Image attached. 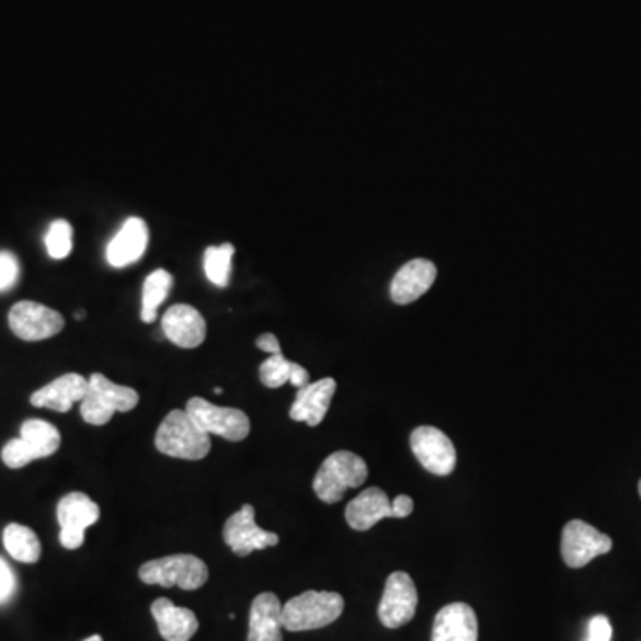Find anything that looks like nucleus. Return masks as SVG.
Segmentation results:
<instances>
[{
	"instance_id": "obj_36",
	"label": "nucleus",
	"mask_w": 641,
	"mask_h": 641,
	"mask_svg": "<svg viewBox=\"0 0 641 641\" xmlns=\"http://www.w3.org/2000/svg\"><path fill=\"white\" fill-rule=\"evenodd\" d=\"M85 312L84 310H79V312L76 313V319H82L84 318Z\"/></svg>"
},
{
	"instance_id": "obj_9",
	"label": "nucleus",
	"mask_w": 641,
	"mask_h": 641,
	"mask_svg": "<svg viewBox=\"0 0 641 641\" xmlns=\"http://www.w3.org/2000/svg\"><path fill=\"white\" fill-rule=\"evenodd\" d=\"M8 321H10L11 332L27 342L54 337L65 328L61 313L28 299L13 305Z\"/></svg>"
},
{
	"instance_id": "obj_19",
	"label": "nucleus",
	"mask_w": 641,
	"mask_h": 641,
	"mask_svg": "<svg viewBox=\"0 0 641 641\" xmlns=\"http://www.w3.org/2000/svg\"><path fill=\"white\" fill-rule=\"evenodd\" d=\"M148 227L141 218H128L107 244V262L113 267H127L141 259L147 250Z\"/></svg>"
},
{
	"instance_id": "obj_1",
	"label": "nucleus",
	"mask_w": 641,
	"mask_h": 641,
	"mask_svg": "<svg viewBox=\"0 0 641 641\" xmlns=\"http://www.w3.org/2000/svg\"><path fill=\"white\" fill-rule=\"evenodd\" d=\"M156 447L162 455L181 460H204L209 455L213 442L195 419L184 410L168 413L157 430Z\"/></svg>"
},
{
	"instance_id": "obj_5",
	"label": "nucleus",
	"mask_w": 641,
	"mask_h": 641,
	"mask_svg": "<svg viewBox=\"0 0 641 641\" xmlns=\"http://www.w3.org/2000/svg\"><path fill=\"white\" fill-rule=\"evenodd\" d=\"M145 584H159L164 588L198 590L209 580V569L198 556L173 554L148 561L139 569Z\"/></svg>"
},
{
	"instance_id": "obj_17",
	"label": "nucleus",
	"mask_w": 641,
	"mask_h": 641,
	"mask_svg": "<svg viewBox=\"0 0 641 641\" xmlns=\"http://www.w3.org/2000/svg\"><path fill=\"white\" fill-rule=\"evenodd\" d=\"M88 390V380L77 373H68L45 385L31 396V404L36 409H50L56 412H70L73 403H81Z\"/></svg>"
},
{
	"instance_id": "obj_3",
	"label": "nucleus",
	"mask_w": 641,
	"mask_h": 641,
	"mask_svg": "<svg viewBox=\"0 0 641 641\" xmlns=\"http://www.w3.org/2000/svg\"><path fill=\"white\" fill-rule=\"evenodd\" d=\"M367 463L362 456L350 451H337L328 456L313 478V492L327 504H335L344 497L346 490L358 489L366 483Z\"/></svg>"
},
{
	"instance_id": "obj_23",
	"label": "nucleus",
	"mask_w": 641,
	"mask_h": 641,
	"mask_svg": "<svg viewBox=\"0 0 641 641\" xmlns=\"http://www.w3.org/2000/svg\"><path fill=\"white\" fill-rule=\"evenodd\" d=\"M4 547L11 558L22 563H36L42 556V543L31 527L10 524L4 529Z\"/></svg>"
},
{
	"instance_id": "obj_26",
	"label": "nucleus",
	"mask_w": 641,
	"mask_h": 641,
	"mask_svg": "<svg viewBox=\"0 0 641 641\" xmlns=\"http://www.w3.org/2000/svg\"><path fill=\"white\" fill-rule=\"evenodd\" d=\"M293 362L285 358L284 353L267 356L259 367V378L267 389H278L282 385L289 384Z\"/></svg>"
},
{
	"instance_id": "obj_25",
	"label": "nucleus",
	"mask_w": 641,
	"mask_h": 641,
	"mask_svg": "<svg viewBox=\"0 0 641 641\" xmlns=\"http://www.w3.org/2000/svg\"><path fill=\"white\" fill-rule=\"evenodd\" d=\"M233 252H236V248L230 242H224L221 247H210L205 250V275L214 285L227 287L228 281H230Z\"/></svg>"
},
{
	"instance_id": "obj_11",
	"label": "nucleus",
	"mask_w": 641,
	"mask_h": 641,
	"mask_svg": "<svg viewBox=\"0 0 641 641\" xmlns=\"http://www.w3.org/2000/svg\"><path fill=\"white\" fill-rule=\"evenodd\" d=\"M410 447L419 463L435 476H449L456 467L451 438L435 426H419L410 435Z\"/></svg>"
},
{
	"instance_id": "obj_18",
	"label": "nucleus",
	"mask_w": 641,
	"mask_h": 641,
	"mask_svg": "<svg viewBox=\"0 0 641 641\" xmlns=\"http://www.w3.org/2000/svg\"><path fill=\"white\" fill-rule=\"evenodd\" d=\"M384 518H396V513L389 495L378 487L364 490L346 506V523L355 531H367Z\"/></svg>"
},
{
	"instance_id": "obj_28",
	"label": "nucleus",
	"mask_w": 641,
	"mask_h": 641,
	"mask_svg": "<svg viewBox=\"0 0 641 641\" xmlns=\"http://www.w3.org/2000/svg\"><path fill=\"white\" fill-rule=\"evenodd\" d=\"M2 461L10 469H22V467L28 466L31 461H34V456L33 453L28 451L25 442L19 437L5 444L4 449H2Z\"/></svg>"
},
{
	"instance_id": "obj_29",
	"label": "nucleus",
	"mask_w": 641,
	"mask_h": 641,
	"mask_svg": "<svg viewBox=\"0 0 641 641\" xmlns=\"http://www.w3.org/2000/svg\"><path fill=\"white\" fill-rule=\"evenodd\" d=\"M20 276V266L16 256L10 252H0V293L14 287Z\"/></svg>"
},
{
	"instance_id": "obj_4",
	"label": "nucleus",
	"mask_w": 641,
	"mask_h": 641,
	"mask_svg": "<svg viewBox=\"0 0 641 641\" xmlns=\"http://www.w3.org/2000/svg\"><path fill=\"white\" fill-rule=\"evenodd\" d=\"M139 403L136 390L125 385L113 384L104 375L93 373L88 380V390L81 401V415L85 423L104 426L116 412H130Z\"/></svg>"
},
{
	"instance_id": "obj_6",
	"label": "nucleus",
	"mask_w": 641,
	"mask_h": 641,
	"mask_svg": "<svg viewBox=\"0 0 641 641\" xmlns=\"http://www.w3.org/2000/svg\"><path fill=\"white\" fill-rule=\"evenodd\" d=\"M185 412L190 413L195 423L209 435H219L230 442H241L250 433V419L242 410L216 407L204 398H191Z\"/></svg>"
},
{
	"instance_id": "obj_15",
	"label": "nucleus",
	"mask_w": 641,
	"mask_h": 641,
	"mask_svg": "<svg viewBox=\"0 0 641 641\" xmlns=\"http://www.w3.org/2000/svg\"><path fill=\"white\" fill-rule=\"evenodd\" d=\"M335 390H337V381L333 378H323V380L305 385L298 389L295 403L290 407V419L298 423H307L310 427L319 426L327 417Z\"/></svg>"
},
{
	"instance_id": "obj_2",
	"label": "nucleus",
	"mask_w": 641,
	"mask_h": 641,
	"mask_svg": "<svg viewBox=\"0 0 641 641\" xmlns=\"http://www.w3.org/2000/svg\"><path fill=\"white\" fill-rule=\"evenodd\" d=\"M344 611V598L335 592H305L282 606L285 631L304 632L330 626Z\"/></svg>"
},
{
	"instance_id": "obj_24",
	"label": "nucleus",
	"mask_w": 641,
	"mask_h": 641,
	"mask_svg": "<svg viewBox=\"0 0 641 641\" xmlns=\"http://www.w3.org/2000/svg\"><path fill=\"white\" fill-rule=\"evenodd\" d=\"M173 276L167 270H157L147 276L142 285L141 319L145 323H153L157 310L170 295Z\"/></svg>"
},
{
	"instance_id": "obj_33",
	"label": "nucleus",
	"mask_w": 641,
	"mask_h": 641,
	"mask_svg": "<svg viewBox=\"0 0 641 641\" xmlns=\"http://www.w3.org/2000/svg\"><path fill=\"white\" fill-rule=\"evenodd\" d=\"M392 510H394L396 518L409 517L410 513L413 512V501L409 495H398L392 501Z\"/></svg>"
},
{
	"instance_id": "obj_32",
	"label": "nucleus",
	"mask_w": 641,
	"mask_h": 641,
	"mask_svg": "<svg viewBox=\"0 0 641 641\" xmlns=\"http://www.w3.org/2000/svg\"><path fill=\"white\" fill-rule=\"evenodd\" d=\"M255 344L259 350L270 353V355L282 353L281 342L273 333H262L261 337L256 339Z\"/></svg>"
},
{
	"instance_id": "obj_34",
	"label": "nucleus",
	"mask_w": 641,
	"mask_h": 641,
	"mask_svg": "<svg viewBox=\"0 0 641 641\" xmlns=\"http://www.w3.org/2000/svg\"><path fill=\"white\" fill-rule=\"evenodd\" d=\"M290 385H295L296 389H301L305 385L310 384L309 370L293 362V370H290Z\"/></svg>"
},
{
	"instance_id": "obj_31",
	"label": "nucleus",
	"mask_w": 641,
	"mask_h": 641,
	"mask_svg": "<svg viewBox=\"0 0 641 641\" xmlns=\"http://www.w3.org/2000/svg\"><path fill=\"white\" fill-rule=\"evenodd\" d=\"M14 592L13 570L0 558V603H5Z\"/></svg>"
},
{
	"instance_id": "obj_30",
	"label": "nucleus",
	"mask_w": 641,
	"mask_h": 641,
	"mask_svg": "<svg viewBox=\"0 0 641 641\" xmlns=\"http://www.w3.org/2000/svg\"><path fill=\"white\" fill-rule=\"evenodd\" d=\"M613 627L608 617L597 615L588 623V638L586 641H611Z\"/></svg>"
},
{
	"instance_id": "obj_12",
	"label": "nucleus",
	"mask_w": 641,
	"mask_h": 641,
	"mask_svg": "<svg viewBox=\"0 0 641 641\" xmlns=\"http://www.w3.org/2000/svg\"><path fill=\"white\" fill-rule=\"evenodd\" d=\"M224 538L227 546L232 549L233 554L244 556L252 554L253 551H262L270 547L278 546V535L266 531L256 526L255 508L252 504H244L239 512L233 513L228 518L224 527Z\"/></svg>"
},
{
	"instance_id": "obj_7",
	"label": "nucleus",
	"mask_w": 641,
	"mask_h": 641,
	"mask_svg": "<svg viewBox=\"0 0 641 641\" xmlns=\"http://www.w3.org/2000/svg\"><path fill=\"white\" fill-rule=\"evenodd\" d=\"M611 549V538L583 520H570L561 533V556L570 569H583Z\"/></svg>"
},
{
	"instance_id": "obj_37",
	"label": "nucleus",
	"mask_w": 641,
	"mask_h": 641,
	"mask_svg": "<svg viewBox=\"0 0 641 641\" xmlns=\"http://www.w3.org/2000/svg\"><path fill=\"white\" fill-rule=\"evenodd\" d=\"M638 490H640V495H641V480H640V483H638Z\"/></svg>"
},
{
	"instance_id": "obj_35",
	"label": "nucleus",
	"mask_w": 641,
	"mask_h": 641,
	"mask_svg": "<svg viewBox=\"0 0 641 641\" xmlns=\"http://www.w3.org/2000/svg\"><path fill=\"white\" fill-rule=\"evenodd\" d=\"M84 641H104V638L100 637V634H93V637L85 638Z\"/></svg>"
},
{
	"instance_id": "obj_8",
	"label": "nucleus",
	"mask_w": 641,
	"mask_h": 641,
	"mask_svg": "<svg viewBox=\"0 0 641 641\" xmlns=\"http://www.w3.org/2000/svg\"><path fill=\"white\" fill-rule=\"evenodd\" d=\"M100 518L99 504L90 495L71 492L57 504V523L61 526L59 541L65 549H79L84 543L85 529Z\"/></svg>"
},
{
	"instance_id": "obj_27",
	"label": "nucleus",
	"mask_w": 641,
	"mask_h": 641,
	"mask_svg": "<svg viewBox=\"0 0 641 641\" xmlns=\"http://www.w3.org/2000/svg\"><path fill=\"white\" fill-rule=\"evenodd\" d=\"M73 230L71 225L65 219H57L50 227H48L47 236H45V247H47L48 255L61 261L65 256L70 255L71 248H73Z\"/></svg>"
},
{
	"instance_id": "obj_21",
	"label": "nucleus",
	"mask_w": 641,
	"mask_h": 641,
	"mask_svg": "<svg viewBox=\"0 0 641 641\" xmlns=\"http://www.w3.org/2000/svg\"><path fill=\"white\" fill-rule=\"evenodd\" d=\"M282 629L281 598L270 592L256 595L250 609L248 641H284Z\"/></svg>"
},
{
	"instance_id": "obj_20",
	"label": "nucleus",
	"mask_w": 641,
	"mask_h": 641,
	"mask_svg": "<svg viewBox=\"0 0 641 641\" xmlns=\"http://www.w3.org/2000/svg\"><path fill=\"white\" fill-rule=\"evenodd\" d=\"M152 615L161 637L167 641H190L198 631V618L187 608H179L170 598H157Z\"/></svg>"
},
{
	"instance_id": "obj_14",
	"label": "nucleus",
	"mask_w": 641,
	"mask_h": 641,
	"mask_svg": "<svg viewBox=\"0 0 641 641\" xmlns=\"http://www.w3.org/2000/svg\"><path fill=\"white\" fill-rule=\"evenodd\" d=\"M162 332L168 341L175 346L193 350L205 341L207 324L195 307L191 305H173L162 318Z\"/></svg>"
},
{
	"instance_id": "obj_13",
	"label": "nucleus",
	"mask_w": 641,
	"mask_h": 641,
	"mask_svg": "<svg viewBox=\"0 0 641 641\" xmlns=\"http://www.w3.org/2000/svg\"><path fill=\"white\" fill-rule=\"evenodd\" d=\"M435 281H437V266L427 259H413L403 267H399L392 278L390 298L396 305L413 304L432 289Z\"/></svg>"
},
{
	"instance_id": "obj_16",
	"label": "nucleus",
	"mask_w": 641,
	"mask_h": 641,
	"mask_svg": "<svg viewBox=\"0 0 641 641\" xmlns=\"http://www.w3.org/2000/svg\"><path fill=\"white\" fill-rule=\"evenodd\" d=\"M432 641H478V617L466 603L447 604L435 617Z\"/></svg>"
},
{
	"instance_id": "obj_10",
	"label": "nucleus",
	"mask_w": 641,
	"mask_h": 641,
	"mask_svg": "<svg viewBox=\"0 0 641 641\" xmlns=\"http://www.w3.org/2000/svg\"><path fill=\"white\" fill-rule=\"evenodd\" d=\"M417 588L407 572H392L385 583L384 597L378 606V618L385 627L398 629L415 617Z\"/></svg>"
},
{
	"instance_id": "obj_22",
	"label": "nucleus",
	"mask_w": 641,
	"mask_h": 641,
	"mask_svg": "<svg viewBox=\"0 0 641 641\" xmlns=\"http://www.w3.org/2000/svg\"><path fill=\"white\" fill-rule=\"evenodd\" d=\"M20 438L25 442L28 451L33 453L34 460L47 458L61 446V433L57 427L42 419H28L20 427Z\"/></svg>"
}]
</instances>
